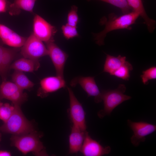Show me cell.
Here are the masks:
<instances>
[{
	"mask_svg": "<svg viewBox=\"0 0 156 156\" xmlns=\"http://www.w3.org/2000/svg\"><path fill=\"white\" fill-rule=\"evenodd\" d=\"M140 16L138 13L132 11L118 16L114 13H110L108 19L105 22L104 29L97 33L93 34L96 44L99 46L104 44V39L107 34L112 31L119 29H131V26L134 24Z\"/></svg>",
	"mask_w": 156,
	"mask_h": 156,
	"instance_id": "6da1fadb",
	"label": "cell"
},
{
	"mask_svg": "<svg viewBox=\"0 0 156 156\" xmlns=\"http://www.w3.org/2000/svg\"><path fill=\"white\" fill-rule=\"evenodd\" d=\"M14 105L15 108L12 114L0 127V131L16 135H25L34 131L33 125L25 117L20 106Z\"/></svg>",
	"mask_w": 156,
	"mask_h": 156,
	"instance_id": "7a4b0ae2",
	"label": "cell"
},
{
	"mask_svg": "<svg viewBox=\"0 0 156 156\" xmlns=\"http://www.w3.org/2000/svg\"><path fill=\"white\" fill-rule=\"evenodd\" d=\"M11 143L24 155L31 152L36 155H48L39 136L34 131L25 135H13L11 138Z\"/></svg>",
	"mask_w": 156,
	"mask_h": 156,
	"instance_id": "3957f363",
	"label": "cell"
},
{
	"mask_svg": "<svg viewBox=\"0 0 156 156\" xmlns=\"http://www.w3.org/2000/svg\"><path fill=\"white\" fill-rule=\"evenodd\" d=\"M126 89L124 84H120L114 90H104L101 92L104 108L97 113L99 117L103 118L107 115H110L113 110L123 102L129 100L131 97L125 94Z\"/></svg>",
	"mask_w": 156,
	"mask_h": 156,
	"instance_id": "277c9868",
	"label": "cell"
},
{
	"mask_svg": "<svg viewBox=\"0 0 156 156\" xmlns=\"http://www.w3.org/2000/svg\"><path fill=\"white\" fill-rule=\"evenodd\" d=\"M22 47L21 53L25 58L38 60L40 58L49 55L48 50L43 42L33 33L26 39Z\"/></svg>",
	"mask_w": 156,
	"mask_h": 156,
	"instance_id": "5b68a950",
	"label": "cell"
},
{
	"mask_svg": "<svg viewBox=\"0 0 156 156\" xmlns=\"http://www.w3.org/2000/svg\"><path fill=\"white\" fill-rule=\"evenodd\" d=\"M67 88L70 101V116L73 125L82 131H86L85 113L82 105L72 89L68 87Z\"/></svg>",
	"mask_w": 156,
	"mask_h": 156,
	"instance_id": "8992f818",
	"label": "cell"
},
{
	"mask_svg": "<svg viewBox=\"0 0 156 156\" xmlns=\"http://www.w3.org/2000/svg\"><path fill=\"white\" fill-rule=\"evenodd\" d=\"M127 123L133 132L131 141L133 145L138 146L141 142L145 141L146 136L156 130V125L144 121L134 122L128 119Z\"/></svg>",
	"mask_w": 156,
	"mask_h": 156,
	"instance_id": "52a82bcc",
	"label": "cell"
},
{
	"mask_svg": "<svg viewBox=\"0 0 156 156\" xmlns=\"http://www.w3.org/2000/svg\"><path fill=\"white\" fill-rule=\"evenodd\" d=\"M27 98V94L13 82L3 81L0 85V99L8 100L13 105L20 106Z\"/></svg>",
	"mask_w": 156,
	"mask_h": 156,
	"instance_id": "ba28073f",
	"label": "cell"
},
{
	"mask_svg": "<svg viewBox=\"0 0 156 156\" xmlns=\"http://www.w3.org/2000/svg\"><path fill=\"white\" fill-rule=\"evenodd\" d=\"M33 29L34 34L46 43L54 40L53 36L57 31L54 26L37 14L33 19Z\"/></svg>",
	"mask_w": 156,
	"mask_h": 156,
	"instance_id": "9c48e42d",
	"label": "cell"
},
{
	"mask_svg": "<svg viewBox=\"0 0 156 156\" xmlns=\"http://www.w3.org/2000/svg\"><path fill=\"white\" fill-rule=\"evenodd\" d=\"M46 44L49 55L55 67L56 76L64 78V72L68 55L62 50L54 42V40Z\"/></svg>",
	"mask_w": 156,
	"mask_h": 156,
	"instance_id": "30bf717a",
	"label": "cell"
},
{
	"mask_svg": "<svg viewBox=\"0 0 156 156\" xmlns=\"http://www.w3.org/2000/svg\"><path fill=\"white\" fill-rule=\"evenodd\" d=\"M79 85L88 94V96H93L96 103L102 101V93L95 82L94 77L78 76L73 78L70 83V86L75 87Z\"/></svg>",
	"mask_w": 156,
	"mask_h": 156,
	"instance_id": "8fae6325",
	"label": "cell"
},
{
	"mask_svg": "<svg viewBox=\"0 0 156 156\" xmlns=\"http://www.w3.org/2000/svg\"><path fill=\"white\" fill-rule=\"evenodd\" d=\"M111 150L109 146L104 147L99 142L92 139L86 131L80 151L85 156H101L109 154Z\"/></svg>",
	"mask_w": 156,
	"mask_h": 156,
	"instance_id": "7c38bea8",
	"label": "cell"
},
{
	"mask_svg": "<svg viewBox=\"0 0 156 156\" xmlns=\"http://www.w3.org/2000/svg\"><path fill=\"white\" fill-rule=\"evenodd\" d=\"M66 86L64 78L57 76L45 77L40 81L37 94L41 97H45L49 94L64 88Z\"/></svg>",
	"mask_w": 156,
	"mask_h": 156,
	"instance_id": "4fadbf2b",
	"label": "cell"
},
{
	"mask_svg": "<svg viewBox=\"0 0 156 156\" xmlns=\"http://www.w3.org/2000/svg\"><path fill=\"white\" fill-rule=\"evenodd\" d=\"M0 38L4 44L16 48L22 47L27 39L19 35L6 26L1 24Z\"/></svg>",
	"mask_w": 156,
	"mask_h": 156,
	"instance_id": "5bb4252c",
	"label": "cell"
},
{
	"mask_svg": "<svg viewBox=\"0 0 156 156\" xmlns=\"http://www.w3.org/2000/svg\"><path fill=\"white\" fill-rule=\"evenodd\" d=\"M133 11L139 14L144 20L148 31L152 33L156 27V21L151 18L147 15L144 7L142 0H126Z\"/></svg>",
	"mask_w": 156,
	"mask_h": 156,
	"instance_id": "9a60e30c",
	"label": "cell"
},
{
	"mask_svg": "<svg viewBox=\"0 0 156 156\" xmlns=\"http://www.w3.org/2000/svg\"><path fill=\"white\" fill-rule=\"evenodd\" d=\"M86 131H82L73 125L69 137V153H76L80 151Z\"/></svg>",
	"mask_w": 156,
	"mask_h": 156,
	"instance_id": "2e32d148",
	"label": "cell"
},
{
	"mask_svg": "<svg viewBox=\"0 0 156 156\" xmlns=\"http://www.w3.org/2000/svg\"><path fill=\"white\" fill-rule=\"evenodd\" d=\"M40 66L38 60L23 57L17 60L12 64L10 69L22 72H33L38 70Z\"/></svg>",
	"mask_w": 156,
	"mask_h": 156,
	"instance_id": "e0dca14e",
	"label": "cell"
},
{
	"mask_svg": "<svg viewBox=\"0 0 156 156\" xmlns=\"http://www.w3.org/2000/svg\"><path fill=\"white\" fill-rule=\"evenodd\" d=\"M16 48H5L1 63L0 75L3 81L6 80L11 64L15 57L17 52Z\"/></svg>",
	"mask_w": 156,
	"mask_h": 156,
	"instance_id": "ac0fdd59",
	"label": "cell"
},
{
	"mask_svg": "<svg viewBox=\"0 0 156 156\" xmlns=\"http://www.w3.org/2000/svg\"><path fill=\"white\" fill-rule=\"evenodd\" d=\"M126 59V57L120 55L115 57L107 54L103 72L109 73L111 75L125 62Z\"/></svg>",
	"mask_w": 156,
	"mask_h": 156,
	"instance_id": "d6986e66",
	"label": "cell"
},
{
	"mask_svg": "<svg viewBox=\"0 0 156 156\" xmlns=\"http://www.w3.org/2000/svg\"><path fill=\"white\" fill-rule=\"evenodd\" d=\"M13 82L23 90L32 88L34 84L30 81L23 72L15 70L12 75Z\"/></svg>",
	"mask_w": 156,
	"mask_h": 156,
	"instance_id": "ffe728a7",
	"label": "cell"
},
{
	"mask_svg": "<svg viewBox=\"0 0 156 156\" xmlns=\"http://www.w3.org/2000/svg\"><path fill=\"white\" fill-rule=\"evenodd\" d=\"M133 69L132 65L126 61L118 69L111 75H113L125 80H128L130 77V72Z\"/></svg>",
	"mask_w": 156,
	"mask_h": 156,
	"instance_id": "44dd1931",
	"label": "cell"
},
{
	"mask_svg": "<svg viewBox=\"0 0 156 156\" xmlns=\"http://www.w3.org/2000/svg\"><path fill=\"white\" fill-rule=\"evenodd\" d=\"M36 0H14L10 7L20 10L21 9L30 12H33V9Z\"/></svg>",
	"mask_w": 156,
	"mask_h": 156,
	"instance_id": "7402d4cb",
	"label": "cell"
},
{
	"mask_svg": "<svg viewBox=\"0 0 156 156\" xmlns=\"http://www.w3.org/2000/svg\"><path fill=\"white\" fill-rule=\"evenodd\" d=\"M14 106L10 105L8 103H0V119L5 122L12 114Z\"/></svg>",
	"mask_w": 156,
	"mask_h": 156,
	"instance_id": "603a6c76",
	"label": "cell"
},
{
	"mask_svg": "<svg viewBox=\"0 0 156 156\" xmlns=\"http://www.w3.org/2000/svg\"><path fill=\"white\" fill-rule=\"evenodd\" d=\"M88 1L91 0H87ZM112 4L119 8L123 14L130 12L131 8L129 5L126 0H99Z\"/></svg>",
	"mask_w": 156,
	"mask_h": 156,
	"instance_id": "cb8c5ba5",
	"label": "cell"
},
{
	"mask_svg": "<svg viewBox=\"0 0 156 156\" xmlns=\"http://www.w3.org/2000/svg\"><path fill=\"white\" fill-rule=\"evenodd\" d=\"M61 29L64 37L67 40L79 36L77 27L69 25L67 23L65 25H63Z\"/></svg>",
	"mask_w": 156,
	"mask_h": 156,
	"instance_id": "d4e9b609",
	"label": "cell"
},
{
	"mask_svg": "<svg viewBox=\"0 0 156 156\" xmlns=\"http://www.w3.org/2000/svg\"><path fill=\"white\" fill-rule=\"evenodd\" d=\"M77 10L78 8L76 6L73 5L71 6L67 16V24L73 26L77 27L79 20Z\"/></svg>",
	"mask_w": 156,
	"mask_h": 156,
	"instance_id": "484cf974",
	"label": "cell"
},
{
	"mask_svg": "<svg viewBox=\"0 0 156 156\" xmlns=\"http://www.w3.org/2000/svg\"><path fill=\"white\" fill-rule=\"evenodd\" d=\"M141 75L142 81L144 85H147L149 80L156 79V67L152 66L142 72Z\"/></svg>",
	"mask_w": 156,
	"mask_h": 156,
	"instance_id": "4316f807",
	"label": "cell"
},
{
	"mask_svg": "<svg viewBox=\"0 0 156 156\" xmlns=\"http://www.w3.org/2000/svg\"><path fill=\"white\" fill-rule=\"evenodd\" d=\"M11 4L7 0H0V13L9 11Z\"/></svg>",
	"mask_w": 156,
	"mask_h": 156,
	"instance_id": "83f0119b",
	"label": "cell"
},
{
	"mask_svg": "<svg viewBox=\"0 0 156 156\" xmlns=\"http://www.w3.org/2000/svg\"><path fill=\"white\" fill-rule=\"evenodd\" d=\"M5 48V47H3V46L0 45V73L1 60L3 54L4 52Z\"/></svg>",
	"mask_w": 156,
	"mask_h": 156,
	"instance_id": "f1b7e54d",
	"label": "cell"
},
{
	"mask_svg": "<svg viewBox=\"0 0 156 156\" xmlns=\"http://www.w3.org/2000/svg\"><path fill=\"white\" fill-rule=\"evenodd\" d=\"M11 153L7 151L0 150V156H10Z\"/></svg>",
	"mask_w": 156,
	"mask_h": 156,
	"instance_id": "f546056e",
	"label": "cell"
},
{
	"mask_svg": "<svg viewBox=\"0 0 156 156\" xmlns=\"http://www.w3.org/2000/svg\"><path fill=\"white\" fill-rule=\"evenodd\" d=\"M1 133H0V142L1 141Z\"/></svg>",
	"mask_w": 156,
	"mask_h": 156,
	"instance_id": "4dcf8cb0",
	"label": "cell"
},
{
	"mask_svg": "<svg viewBox=\"0 0 156 156\" xmlns=\"http://www.w3.org/2000/svg\"></svg>",
	"mask_w": 156,
	"mask_h": 156,
	"instance_id": "1f68e13d",
	"label": "cell"
}]
</instances>
